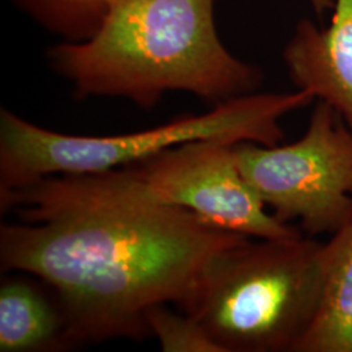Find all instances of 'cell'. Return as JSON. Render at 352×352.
Returning <instances> with one entry per match:
<instances>
[{"label":"cell","instance_id":"cell-5","mask_svg":"<svg viewBox=\"0 0 352 352\" xmlns=\"http://www.w3.org/2000/svg\"><path fill=\"white\" fill-rule=\"evenodd\" d=\"M236 145L200 140L103 173L75 176L90 192L123 201L184 209L222 230L254 239L302 236L278 221L240 173Z\"/></svg>","mask_w":352,"mask_h":352},{"label":"cell","instance_id":"cell-12","mask_svg":"<svg viewBox=\"0 0 352 352\" xmlns=\"http://www.w3.org/2000/svg\"><path fill=\"white\" fill-rule=\"evenodd\" d=\"M318 16H324L334 7V0H308Z\"/></svg>","mask_w":352,"mask_h":352},{"label":"cell","instance_id":"cell-6","mask_svg":"<svg viewBox=\"0 0 352 352\" xmlns=\"http://www.w3.org/2000/svg\"><path fill=\"white\" fill-rule=\"evenodd\" d=\"M240 173L278 221L299 222L314 238L352 218V131L318 101L300 139L287 145H236Z\"/></svg>","mask_w":352,"mask_h":352},{"label":"cell","instance_id":"cell-10","mask_svg":"<svg viewBox=\"0 0 352 352\" xmlns=\"http://www.w3.org/2000/svg\"><path fill=\"white\" fill-rule=\"evenodd\" d=\"M14 7L62 42H82L101 28L115 0H11Z\"/></svg>","mask_w":352,"mask_h":352},{"label":"cell","instance_id":"cell-9","mask_svg":"<svg viewBox=\"0 0 352 352\" xmlns=\"http://www.w3.org/2000/svg\"><path fill=\"white\" fill-rule=\"evenodd\" d=\"M298 352H352V218L324 243V287Z\"/></svg>","mask_w":352,"mask_h":352},{"label":"cell","instance_id":"cell-3","mask_svg":"<svg viewBox=\"0 0 352 352\" xmlns=\"http://www.w3.org/2000/svg\"><path fill=\"white\" fill-rule=\"evenodd\" d=\"M324 287V243L247 239L214 257L187 298L222 352H298Z\"/></svg>","mask_w":352,"mask_h":352},{"label":"cell","instance_id":"cell-8","mask_svg":"<svg viewBox=\"0 0 352 352\" xmlns=\"http://www.w3.org/2000/svg\"><path fill=\"white\" fill-rule=\"evenodd\" d=\"M24 276L0 286V351L51 352L75 347L63 307L52 289Z\"/></svg>","mask_w":352,"mask_h":352},{"label":"cell","instance_id":"cell-4","mask_svg":"<svg viewBox=\"0 0 352 352\" xmlns=\"http://www.w3.org/2000/svg\"><path fill=\"white\" fill-rule=\"evenodd\" d=\"M315 100L302 89L251 93L217 103L208 113L183 115L162 126L111 136L55 132L1 107L0 192L49 176L85 175L124 167L200 140L274 146L283 139L280 120Z\"/></svg>","mask_w":352,"mask_h":352},{"label":"cell","instance_id":"cell-1","mask_svg":"<svg viewBox=\"0 0 352 352\" xmlns=\"http://www.w3.org/2000/svg\"><path fill=\"white\" fill-rule=\"evenodd\" d=\"M0 267L41 279L58 296L75 346L151 337L153 307L183 302L219 253L248 236L192 212L123 201L74 176L0 192Z\"/></svg>","mask_w":352,"mask_h":352},{"label":"cell","instance_id":"cell-2","mask_svg":"<svg viewBox=\"0 0 352 352\" xmlns=\"http://www.w3.org/2000/svg\"><path fill=\"white\" fill-rule=\"evenodd\" d=\"M219 0H115L98 32L47 51L78 100L123 98L153 109L171 91L221 103L256 93L261 69L236 58L215 25Z\"/></svg>","mask_w":352,"mask_h":352},{"label":"cell","instance_id":"cell-11","mask_svg":"<svg viewBox=\"0 0 352 352\" xmlns=\"http://www.w3.org/2000/svg\"><path fill=\"white\" fill-rule=\"evenodd\" d=\"M168 304L153 307L146 314L151 337L158 340L164 352H222L205 329L179 309L171 311Z\"/></svg>","mask_w":352,"mask_h":352},{"label":"cell","instance_id":"cell-7","mask_svg":"<svg viewBox=\"0 0 352 352\" xmlns=\"http://www.w3.org/2000/svg\"><path fill=\"white\" fill-rule=\"evenodd\" d=\"M327 28L302 20L283 60L298 89L331 106L352 131V0H334Z\"/></svg>","mask_w":352,"mask_h":352}]
</instances>
